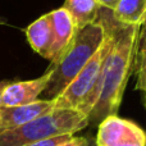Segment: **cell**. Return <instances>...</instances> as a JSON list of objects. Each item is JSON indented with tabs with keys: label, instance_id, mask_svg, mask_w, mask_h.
<instances>
[{
	"label": "cell",
	"instance_id": "1",
	"mask_svg": "<svg viewBox=\"0 0 146 146\" xmlns=\"http://www.w3.org/2000/svg\"><path fill=\"white\" fill-rule=\"evenodd\" d=\"M99 21L109 35V49L94 95L88 124L98 127L105 118L117 115L128 78L133 72L137 40L141 26L123 25L114 19L111 10L101 8Z\"/></svg>",
	"mask_w": 146,
	"mask_h": 146
},
{
	"label": "cell",
	"instance_id": "2",
	"mask_svg": "<svg viewBox=\"0 0 146 146\" xmlns=\"http://www.w3.org/2000/svg\"><path fill=\"white\" fill-rule=\"evenodd\" d=\"M106 38V28L100 21L77 28L72 42L59 58L56 63L51 64L50 80L42 96L45 100H54L71 81L91 60L96 51L101 48Z\"/></svg>",
	"mask_w": 146,
	"mask_h": 146
},
{
	"label": "cell",
	"instance_id": "3",
	"mask_svg": "<svg viewBox=\"0 0 146 146\" xmlns=\"http://www.w3.org/2000/svg\"><path fill=\"white\" fill-rule=\"evenodd\" d=\"M87 126V115L81 111L54 108L23 126L0 132V146H27L49 137L74 135Z\"/></svg>",
	"mask_w": 146,
	"mask_h": 146
},
{
	"label": "cell",
	"instance_id": "4",
	"mask_svg": "<svg viewBox=\"0 0 146 146\" xmlns=\"http://www.w3.org/2000/svg\"><path fill=\"white\" fill-rule=\"evenodd\" d=\"M109 49V35L106 31V38L101 48L91 58L68 86L54 99V108L73 109L88 115L94 106V95L100 80L101 68L105 55Z\"/></svg>",
	"mask_w": 146,
	"mask_h": 146
},
{
	"label": "cell",
	"instance_id": "5",
	"mask_svg": "<svg viewBox=\"0 0 146 146\" xmlns=\"http://www.w3.org/2000/svg\"><path fill=\"white\" fill-rule=\"evenodd\" d=\"M95 144L96 146H146V133L132 121L110 115L98 126Z\"/></svg>",
	"mask_w": 146,
	"mask_h": 146
},
{
	"label": "cell",
	"instance_id": "6",
	"mask_svg": "<svg viewBox=\"0 0 146 146\" xmlns=\"http://www.w3.org/2000/svg\"><path fill=\"white\" fill-rule=\"evenodd\" d=\"M49 80H50V71L48 69L42 76L33 80L9 82L1 94V105H27L38 100V96L42 95V92L45 91Z\"/></svg>",
	"mask_w": 146,
	"mask_h": 146
},
{
	"label": "cell",
	"instance_id": "7",
	"mask_svg": "<svg viewBox=\"0 0 146 146\" xmlns=\"http://www.w3.org/2000/svg\"><path fill=\"white\" fill-rule=\"evenodd\" d=\"M54 109V100L38 99L27 105L0 106V132L21 127Z\"/></svg>",
	"mask_w": 146,
	"mask_h": 146
},
{
	"label": "cell",
	"instance_id": "8",
	"mask_svg": "<svg viewBox=\"0 0 146 146\" xmlns=\"http://www.w3.org/2000/svg\"><path fill=\"white\" fill-rule=\"evenodd\" d=\"M49 17L54 32V44L49 60L51 62V64H54L59 60V58L63 55L69 44L72 42L77 31V26L72 15L64 7L50 12Z\"/></svg>",
	"mask_w": 146,
	"mask_h": 146
},
{
	"label": "cell",
	"instance_id": "9",
	"mask_svg": "<svg viewBox=\"0 0 146 146\" xmlns=\"http://www.w3.org/2000/svg\"><path fill=\"white\" fill-rule=\"evenodd\" d=\"M26 36H27L31 48L37 54L49 60L54 44V32L49 13L41 15L35 22L31 23L26 28Z\"/></svg>",
	"mask_w": 146,
	"mask_h": 146
},
{
	"label": "cell",
	"instance_id": "10",
	"mask_svg": "<svg viewBox=\"0 0 146 146\" xmlns=\"http://www.w3.org/2000/svg\"><path fill=\"white\" fill-rule=\"evenodd\" d=\"M63 7L72 15L77 28L96 22L101 10L98 0H66Z\"/></svg>",
	"mask_w": 146,
	"mask_h": 146
},
{
	"label": "cell",
	"instance_id": "11",
	"mask_svg": "<svg viewBox=\"0 0 146 146\" xmlns=\"http://www.w3.org/2000/svg\"><path fill=\"white\" fill-rule=\"evenodd\" d=\"M111 13L119 23L141 26L146 15V0H121Z\"/></svg>",
	"mask_w": 146,
	"mask_h": 146
},
{
	"label": "cell",
	"instance_id": "12",
	"mask_svg": "<svg viewBox=\"0 0 146 146\" xmlns=\"http://www.w3.org/2000/svg\"><path fill=\"white\" fill-rule=\"evenodd\" d=\"M133 71L136 72V90H146V28H140L137 40L136 55H135Z\"/></svg>",
	"mask_w": 146,
	"mask_h": 146
},
{
	"label": "cell",
	"instance_id": "13",
	"mask_svg": "<svg viewBox=\"0 0 146 146\" xmlns=\"http://www.w3.org/2000/svg\"><path fill=\"white\" fill-rule=\"evenodd\" d=\"M73 135H62V136H55V137H49V139L40 140L37 142H33L31 145L27 146H59L64 144L66 141H68Z\"/></svg>",
	"mask_w": 146,
	"mask_h": 146
},
{
	"label": "cell",
	"instance_id": "14",
	"mask_svg": "<svg viewBox=\"0 0 146 146\" xmlns=\"http://www.w3.org/2000/svg\"><path fill=\"white\" fill-rule=\"evenodd\" d=\"M59 146H94V140L90 137H77L73 135L68 141Z\"/></svg>",
	"mask_w": 146,
	"mask_h": 146
},
{
	"label": "cell",
	"instance_id": "15",
	"mask_svg": "<svg viewBox=\"0 0 146 146\" xmlns=\"http://www.w3.org/2000/svg\"><path fill=\"white\" fill-rule=\"evenodd\" d=\"M98 1L101 5V8H105V9H109L113 12L121 0H98Z\"/></svg>",
	"mask_w": 146,
	"mask_h": 146
},
{
	"label": "cell",
	"instance_id": "16",
	"mask_svg": "<svg viewBox=\"0 0 146 146\" xmlns=\"http://www.w3.org/2000/svg\"><path fill=\"white\" fill-rule=\"evenodd\" d=\"M8 83H9V81L0 80V106H1V94H3V91H4V88L7 87Z\"/></svg>",
	"mask_w": 146,
	"mask_h": 146
},
{
	"label": "cell",
	"instance_id": "17",
	"mask_svg": "<svg viewBox=\"0 0 146 146\" xmlns=\"http://www.w3.org/2000/svg\"><path fill=\"white\" fill-rule=\"evenodd\" d=\"M141 27H142V28H146V15H145V19H144V22H142Z\"/></svg>",
	"mask_w": 146,
	"mask_h": 146
},
{
	"label": "cell",
	"instance_id": "18",
	"mask_svg": "<svg viewBox=\"0 0 146 146\" xmlns=\"http://www.w3.org/2000/svg\"><path fill=\"white\" fill-rule=\"evenodd\" d=\"M144 94H145V108H146V90L144 91Z\"/></svg>",
	"mask_w": 146,
	"mask_h": 146
}]
</instances>
